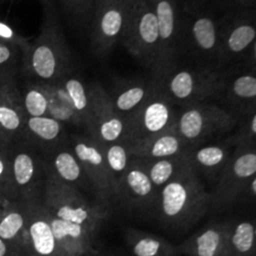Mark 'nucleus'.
Listing matches in <instances>:
<instances>
[{
  "mask_svg": "<svg viewBox=\"0 0 256 256\" xmlns=\"http://www.w3.org/2000/svg\"><path fill=\"white\" fill-rule=\"evenodd\" d=\"M25 106L28 113L32 117H41L46 114L48 102L46 96L38 90H30L25 98Z\"/></svg>",
  "mask_w": 256,
  "mask_h": 256,
  "instance_id": "obj_31",
  "label": "nucleus"
},
{
  "mask_svg": "<svg viewBox=\"0 0 256 256\" xmlns=\"http://www.w3.org/2000/svg\"><path fill=\"white\" fill-rule=\"evenodd\" d=\"M32 68L36 74L43 78L50 79L54 77L56 70V59L52 50L50 46H38L32 55Z\"/></svg>",
  "mask_w": 256,
  "mask_h": 256,
  "instance_id": "obj_20",
  "label": "nucleus"
},
{
  "mask_svg": "<svg viewBox=\"0 0 256 256\" xmlns=\"http://www.w3.org/2000/svg\"><path fill=\"white\" fill-rule=\"evenodd\" d=\"M126 126L122 120L114 114H106L99 119L97 126L98 138L104 144H115L124 136Z\"/></svg>",
  "mask_w": 256,
  "mask_h": 256,
  "instance_id": "obj_18",
  "label": "nucleus"
},
{
  "mask_svg": "<svg viewBox=\"0 0 256 256\" xmlns=\"http://www.w3.org/2000/svg\"><path fill=\"white\" fill-rule=\"evenodd\" d=\"M256 28L250 25H240L236 28L228 38V46L232 52H241L256 39Z\"/></svg>",
  "mask_w": 256,
  "mask_h": 256,
  "instance_id": "obj_27",
  "label": "nucleus"
},
{
  "mask_svg": "<svg viewBox=\"0 0 256 256\" xmlns=\"http://www.w3.org/2000/svg\"><path fill=\"white\" fill-rule=\"evenodd\" d=\"M227 158L228 153L224 147L210 146L196 150L189 160L190 164L194 162L205 169H216L224 164Z\"/></svg>",
  "mask_w": 256,
  "mask_h": 256,
  "instance_id": "obj_17",
  "label": "nucleus"
},
{
  "mask_svg": "<svg viewBox=\"0 0 256 256\" xmlns=\"http://www.w3.org/2000/svg\"><path fill=\"white\" fill-rule=\"evenodd\" d=\"M12 36V32L8 26L0 23V36L4 38H10Z\"/></svg>",
  "mask_w": 256,
  "mask_h": 256,
  "instance_id": "obj_36",
  "label": "nucleus"
},
{
  "mask_svg": "<svg viewBox=\"0 0 256 256\" xmlns=\"http://www.w3.org/2000/svg\"><path fill=\"white\" fill-rule=\"evenodd\" d=\"M74 153L79 164L101 191L106 194L118 191V180L110 172L101 147L88 142H77Z\"/></svg>",
  "mask_w": 256,
  "mask_h": 256,
  "instance_id": "obj_5",
  "label": "nucleus"
},
{
  "mask_svg": "<svg viewBox=\"0 0 256 256\" xmlns=\"http://www.w3.org/2000/svg\"><path fill=\"white\" fill-rule=\"evenodd\" d=\"M10 55V52L9 48L7 46H3L0 43V64H3L6 61H8Z\"/></svg>",
  "mask_w": 256,
  "mask_h": 256,
  "instance_id": "obj_34",
  "label": "nucleus"
},
{
  "mask_svg": "<svg viewBox=\"0 0 256 256\" xmlns=\"http://www.w3.org/2000/svg\"><path fill=\"white\" fill-rule=\"evenodd\" d=\"M128 243L135 256H178L176 246L164 239L142 232H130Z\"/></svg>",
  "mask_w": 256,
  "mask_h": 256,
  "instance_id": "obj_13",
  "label": "nucleus"
},
{
  "mask_svg": "<svg viewBox=\"0 0 256 256\" xmlns=\"http://www.w3.org/2000/svg\"><path fill=\"white\" fill-rule=\"evenodd\" d=\"M28 126L36 136L46 142L54 140L61 132L59 122L45 116L32 117L28 120Z\"/></svg>",
  "mask_w": 256,
  "mask_h": 256,
  "instance_id": "obj_24",
  "label": "nucleus"
},
{
  "mask_svg": "<svg viewBox=\"0 0 256 256\" xmlns=\"http://www.w3.org/2000/svg\"><path fill=\"white\" fill-rule=\"evenodd\" d=\"M189 164H191L189 156L182 154L171 158L154 160V162L144 169L154 186L162 187Z\"/></svg>",
  "mask_w": 256,
  "mask_h": 256,
  "instance_id": "obj_14",
  "label": "nucleus"
},
{
  "mask_svg": "<svg viewBox=\"0 0 256 256\" xmlns=\"http://www.w3.org/2000/svg\"><path fill=\"white\" fill-rule=\"evenodd\" d=\"M256 154L245 150L238 153L226 167L218 187L220 200L230 202L244 188L247 189L250 180L256 176Z\"/></svg>",
  "mask_w": 256,
  "mask_h": 256,
  "instance_id": "obj_4",
  "label": "nucleus"
},
{
  "mask_svg": "<svg viewBox=\"0 0 256 256\" xmlns=\"http://www.w3.org/2000/svg\"><path fill=\"white\" fill-rule=\"evenodd\" d=\"M192 36L198 46L203 50H210L216 44V26L208 18L196 20L192 26Z\"/></svg>",
  "mask_w": 256,
  "mask_h": 256,
  "instance_id": "obj_22",
  "label": "nucleus"
},
{
  "mask_svg": "<svg viewBox=\"0 0 256 256\" xmlns=\"http://www.w3.org/2000/svg\"><path fill=\"white\" fill-rule=\"evenodd\" d=\"M208 202L209 196L198 182L192 164L187 165L162 186L158 200L160 216L170 226L185 228L200 218Z\"/></svg>",
  "mask_w": 256,
  "mask_h": 256,
  "instance_id": "obj_1",
  "label": "nucleus"
},
{
  "mask_svg": "<svg viewBox=\"0 0 256 256\" xmlns=\"http://www.w3.org/2000/svg\"><path fill=\"white\" fill-rule=\"evenodd\" d=\"M24 216L16 210L10 209L0 214V238L8 242L18 240L26 229Z\"/></svg>",
  "mask_w": 256,
  "mask_h": 256,
  "instance_id": "obj_16",
  "label": "nucleus"
},
{
  "mask_svg": "<svg viewBox=\"0 0 256 256\" xmlns=\"http://www.w3.org/2000/svg\"><path fill=\"white\" fill-rule=\"evenodd\" d=\"M227 225H212L198 232L176 246L178 252L188 256H226Z\"/></svg>",
  "mask_w": 256,
  "mask_h": 256,
  "instance_id": "obj_6",
  "label": "nucleus"
},
{
  "mask_svg": "<svg viewBox=\"0 0 256 256\" xmlns=\"http://www.w3.org/2000/svg\"><path fill=\"white\" fill-rule=\"evenodd\" d=\"M174 130H168L155 136L136 140L130 147V154L140 158H165L182 155L185 144Z\"/></svg>",
  "mask_w": 256,
  "mask_h": 256,
  "instance_id": "obj_8",
  "label": "nucleus"
},
{
  "mask_svg": "<svg viewBox=\"0 0 256 256\" xmlns=\"http://www.w3.org/2000/svg\"><path fill=\"white\" fill-rule=\"evenodd\" d=\"M136 32L138 39L142 46L153 48L160 40L158 26L155 12L144 10L137 18Z\"/></svg>",
  "mask_w": 256,
  "mask_h": 256,
  "instance_id": "obj_15",
  "label": "nucleus"
},
{
  "mask_svg": "<svg viewBox=\"0 0 256 256\" xmlns=\"http://www.w3.org/2000/svg\"><path fill=\"white\" fill-rule=\"evenodd\" d=\"M256 229L252 221L227 225L226 256H256Z\"/></svg>",
  "mask_w": 256,
  "mask_h": 256,
  "instance_id": "obj_10",
  "label": "nucleus"
},
{
  "mask_svg": "<svg viewBox=\"0 0 256 256\" xmlns=\"http://www.w3.org/2000/svg\"><path fill=\"white\" fill-rule=\"evenodd\" d=\"M124 25V12L118 7H110L102 14L100 20V30L106 39H114L122 30Z\"/></svg>",
  "mask_w": 256,
  "mask_h": 256,
  "instance_id": "obj_23",
  "label": "nucleus"
},
{
  "mask_svg": "<svg viewBox=\"0 0 256 256\" xmlns=\"http://www.w3.org/2000/svg\"><path fill=\"white\" fill-rule=\"evenodd\" d=\"M155 14L160 40H169L174 32V10L169 0H158L155 7Z\"/></svg>",
  "mask_w": 256,
  "mask_h": 256,
  "instance_id": "obj_19",
  "label": "nucleus"
},
{
  "mask_svg": "<svg viewBox=\"0 0 256 256\" xmlns=\"http://www.w3.org/2000/svg\"><path fill=\"white\" fill-rule=\"evenodd\" d=\"M8 241L0 238V256H7L9 254L10 246Z\"/></svg>",
  "mask_w": 256,
  "mask_h": 256,
  "instance_id": "obj_35",
  "label": "nucleus"
},
{
  "mask_svg": "<svg viewBox=\"0 0 256 256\" xmlns=\"http://www.w3.org/2000/svg\"><path fill=\"white\" fill-rule=\"evenodd\" d=\"M12 170L18 184L21 186L27 185L30 182L34 174V162L32 158L26 153L16 156L14 160Z\"/></svg>",
  "mask_w": 256,
  "mask_h": 256,
  "instance_id": "obj_28",
  "label": "nucleus"
},
{
  "mask_svg": "<svg viewBox=\"0 0 256 256\" xmlns=\"http://www.w3.org/2000/svg\"><path fill=\"white\" fill-rule=\"evenodd\" d=\"M4 173H5V164H4V162L2 160V158H0V178L3 176Z\"/></svg>",
  "mask_w": 256,
  "mask_h": 256,
  "instance_id": "obj_37",
  "label": "nucleus"
},
{
  "mask_svg": "<svg viewBox=\"0 0 256 256\" xmlns=\"http://www.w3.org/2000/svg\"><path fill=\"white\" fill-rule=\"evenodd\" d=\"M232 92L242 99H254L256 96V78L252 75L238 77L232 84Z\"/></svg>",
  "mask_w": 256,
  "mask_h": 256,
  "instance_id": "obj_32",
  "label": "nucleus"
},
{
  "mask_svg": "<svg viewBox=\"0 0 256 256\" xmlns=\"http://www.w3.org/2000/svg\"><path fill=\"white\" fill-rule=\"evenodd\" d=\"M120 186H122L129 198L140 203H147L155 196L156 187L142 166L128 167L120 178L118 190Z\"/></svg>",
  "mask_w": 256,
  "mask_h": 256,
  "instance_id": "obj_11",
  "label": "nucleus"
},
{
  "mask_svg": "<svg viewBox=\"0 0 256 256\" xmlns=\"http://www.w3.org/2000/svg\"><path fill=\"white\" fill-rule=\"evenodd\" d=\"M138 126L140 130L135 140L155 136L172 129V111L170 106L162 100L150 102L142 110Z\"/></svg>",
  "mask_w": 256,
  "mask_h": 256,
  "instance_id": "obj_9",
  "label": "nucleus"
},
{
  "mask_svg": "<svg viewBox=\"0 0 256 256\" xmlns=\"http://www.w3.org/2000/svg\"><path fill=\"white\" fill-rule=\"evenodd\" d=\"M46 216L54 234L59 256H84L92 252L93 232L90 230L50 214Z\"/></svg>",
  "mask_w": 256,
  "mask_h": 256,
  "instance_id": "obj_3",
  "label": "nucleus"
},
{
  "mask_svg": "<svg viewBox=\"0 0 256 256\" xmlns=\"http://www.w3.org/2000/svg\"><path fill=\"white\" fill-rule=\"evenodd\" d=\"M194 90L196 81L194 75L186 70L174 74L169 82V90L174 98L178 100L189 99L192 97Z\"/></svg>",
  "mask_w": 256,
  "mask_h": 256,
  "instance_id": "obj_26",
  "label": "nucleus"
},
{
  "mask_svg": "<svg viewBox=\"0 0 256 256\" xmlns=\"http://www.w3.org/2000/svg\"><path fill=\"white\" fill-rule=\"evenodd\" d=\"M146 92L142 86H132L122 92L115 102L116 108L122 112L134 110L146 98Z\"/></svg>",
  "mask_w": 256,
  "mask_h": 256,
  "instance_id": "obj_29",
  "label": "nucleus"
},
{
  "mask_svg": "<svg viewBox=\"0 0 256 256\" xmlns=\"http://www.w3.org/2000/svg\"><path fill=\"white\" fill-rule=\"evenodd\" d=\"M228 120L222 116L214 117L200 108H191L183 112L174 131L183 140L194 142L226 128Z\"/></svg>",
  "mask_w": 256,
  "mask_h": 256,
  "instance_id": "obj_7",
  "label": "nucleus"
},
{
  "mask_svg": "<svg viewBox=\"0 0 256 256\" xmlns=\"http://www.w3.org/2000/svg\"><path fill=\"white\" fill-rule=\"evenodd\" d=\"M21 124L18 113L5 104H0V126L9 131H16Z\"/></svg>",
  "mask_w": 256,
  "mask_h": 256,
  "instance_id": "obj_33",
  "label": "nucleus"
},
{
  "mask_svg": "<svg viewBox=\"0 0 256 256\" xmlns=\"http://www.w3.org/2000/svg\"><path fill=\"white\" fill-rule=\"evenodd\" d=\"M54 167L58 176L66 182H77L82 174V166L75 156L61 152L56 156Z\"/></svg>",
  "mask_w": 256,
  "mask_h": 256,
  "instance_id": "obj_21",
  "label": "nucleus"
},
{
  "mask_svg": "<svg viewBox=\"0 0 256 256\" xmlns=\"http://www.w3.org/2000/svg\"><path fill=\"white\" fill-rule=\"evenodd\" d=\"M104 155L110 172L116 178V174H122L128 169V152L126 148L120 144H111L104 150Z\"/></svg>",
  "mask_w": 256,
  "mask_h": 256,
  "instance_id": "obj_25",
  "label": "nucleus"
},
{
  "mask_svg": "<svg viewBox=\"0 0 256 256\" xmlns=\"http://www.w3.org/2000/svg\"><path fill=\"white\" fill-rule=\"evenodd\" d=\"M48 212L58 218L82 225L92 232L102 220V212H96L74 192L60 185L52 186L50 191Z\"/></svg>",
  "mask_w": 256,
  "mask_h": 256,
  "instance_id": "obj_2",
  "label": "nucleus"
},
{
  "mask_svg": "<svg viewBox=\"0 0 256 256\" xmlns=\"http://www.w3.org/2000/svg\"><path fill=\"white\" fill-rule=\"evenodd\" d=\"M26 242L36 256H59L54 234L46 218L34 220L27 230Z\"/></svg>",
  "mask_w": 256,
  "mask_h": 256,
  "instance_id": "obj_12",
  "label": "nucleus"
},
{
  "mask_svg": "<svg viewBox=\"0 0 256 256\" xmlns=\"http://www.w3.org/2000/svg\"><path fill=\"white\" fill-rule=\"evenodd\" d=\"M66 90L72 102L74 110L82 112L88 108V97L82 82L76 79H70L66 82Z\"/></svg>",
  "mask_w": 256,
  "mask_h": 256,
  "instance_id": "obj_30",
  "label": "nucleus"
}]
</instances>
